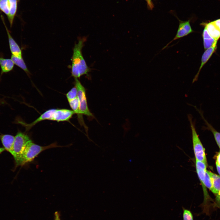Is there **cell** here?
I'll use <instances>...</instances> for the list:
<instances>
[{"label": "cell", "mask_w": 220, "mask_h": 220, "mask_svg": "<svg viewBox=\"0 0 220 220\" xmlns=\"http://www.w3.org/2000/svg\"><path fill=\"white\" fill-rule=\"evenodd\" d=\"M86 39L85 37L79 39L73 48L71 73L75 78L78 79L82 75H87L90 71L82 53V49Z\"/></svg>", "instance_id": "6da1fadb"}, {"label": "cell", "mask_w": 220, "mask_h": 220, "mask_svg": "<svg viewBox=\"0 0 220 220\" xmlns=\"http://www.w3.org/2000/svg\"><path fill=\"white\" fill-rule=\"evenodd\" d=\"M58 147L61 146L57 145L56 143L46 146H41L34 143L31 140L28 144L16 165L18 166L24 165L26 163L31 161L42 151L48 149Z\"/></svg>", "instance_id": "7a4b0ae2"}, {"label": "cell", "mask_w": 220, "mask_h": 220, "mask_svg": "<svg viewBox=\"0 0 220 220\" xmlns=\"http://www.w3.org/2000/svg\"><path fill=\"white\" fill-rule=\"evenodd\" d=\"M188 118L191 130L193 148L196 160L201 161L207 166L205 149L197 133L195 122L193 120L191 115L188 114Z\"/></svg>", "instance_id": "3957f363"}, {"label": "cell", "mask_w": 220, "mask_h": 220, "mask_svg": "<svg viewBox=\"0 0 220 220\" xmlns=\"http://www.w3.org/2000/svg\"><path fill=\"white\" fill-rule=\"evenodd\" d=\"M31 140L27 135L21 132H17L15 136L12 156L16 164L18 162L28 144Z\"/></svg>", "instance_id": "277c9868"}, {"label": "cell", "mask_w": 220, "mask_h": 220, "mask_svg": "<svg viewBox=\"0 0 220 220\" xmlns=\"http://www.w3.org/2000/svg\"><path fill=\"white\" fill-rule=\"evenodd\" d=\"M75 79V86L77 89V97L79 101L80 113L82 115L93 117V115L90 111L88 106L86 89L78 79Z\"/></svg>", "instance_id": "5b68a950"}, {"label": "cell", "mask_w": 220, "mask_h": 220, "mask_svg": "<svg viewBox=\"0 0 220 220\" xmlns=\"http://www.w3.org/2000/svg\"><path fill=\"white\" fill-rule=\"evenodd\" d=\"M179 25L177 33L174 38L165 46L162 50L167 48L173 41L186 36L194 32L190 25V20L182 21L179 20Z\"/></svg>", "instance_id": "8992f818"}, {"label": "cell", "mask_w": 220, "mask_h": 220, "mask_svg": "<svg viewBox=\"0 0 220 220\" xmlns=\"http://www.w3.org/2000/svg\"><path fill=\"white\" fill-rule=\"evenodd\" d=\"M1 17L7 33L9 46L11 55L18 57H22V50L11 35L9 30L6 25L3 16L1 15Z\"/></svg>", "instance_id": "52a82bcc"}, {"label": "cell", "mask_w": 220, "mask_h": 220, "mask_svg": "<svg viewBox=\"0 0 220 220\" xmlns=\"http://www.w3.org/2000/svg\"><path fill=\"white\" fill-rule=\"evenodd\" d=\"M217 41L215 42L212 46L210 47L206 50L204 52L201 57V63L199 70L195 76L193 83L196 81L199 76L200 73L203 67L210 59L213 53L215 52L216 48Z\"/></svg>", "instance_id": "ba28073f"}, {"label": "cell", "mask_w": 220, "mask_h": 220, "mask_svg": "<svg viewBox=\"0 0 220 220\" xmlns=\"http://www.w3.org/2000/svg\"><path fill=\"white\" fill-rule=\"evenodd\" d=\"M73 111L66 109H56L53 120L57 122L68 121L75 114Z\"/></svg>", "instance_id": "9c48e42d"}, {"label": "cell", "mask_w": 220, "mask_h": 220, "mask_svg": "<svg viewBox=\"0 0 220 220\" xmlns=\"http://www.w3.org/2000/svg\"><path fill=\"white\" fill-rule=\"evenodd\" d=\"M56 109H51L46 111L34 121L29 124L24 123L22 122H21V123L25 126L27 130H29L36 123L41 121L46 120H53V114Z\"/></svg>", "instance_id": "30bf717a"}, {"label": "cell", "mask_w": 220, "mask_h": 220, "mask_svg": "<svg viewBox=\"0 0 220 220\" xmlns=\"http://www.w3.org/2000/svg\"><path fill=\"white\" fill-rule=\"evenodd\" d=\"M0 139L5 149L13 155L15 137L8 134H2Z\"/></svg>", "instance_id": "8fae6325"}, {"label": "cell", "mask_w": 220, "mask_h": 220, "mask_svg": "<svg viewBox=\"0 0 220 220\" xmlns=\"http://www.w3.org/2000/svg\"><path fill=\"white\" fill-rule=\"evenodd\" d=\"M14 64L11 59L5 58L0 56V66L1 68L0 76L4 73L12 71L13 69Z\"/></svg>", "instance_id": "7c38bea8"}, {"label": "cell", "mask_w": 220, "mask_h": 220, "mask_svg": "<svg viewBox=\"0 0 220 220\" xmlns=\"http://www.w3.org/2000/svg\"><path fill=\"white\" fill-rule=\"evenodd\" d=\"M9 12V16L7 17L11 28L13 26L14 19L16 15L18 4L19 0H8Z\"/></svg>", "instance_id": "4fadbf2b"}, {"label": "cell", "mask_w": 220, "mask_h": 220, "mask_svg": "<svg viewBox=\"0 0 220 220\" xmlns=\"http://www.w3.org/2000/svg\"><path fill=\"white\" fill-rule=\"evenodd\" d=\"M211 36L215 41H218L220 38V31L215 26L213 21L203 24Z\"/></svg>", "instance_id": "5bb4252c"}, {"label": "cell", "mask_w": 220, "mask_h": 220, "mask_svg": "<svg viewBox=\"0 0 220 220\" xmlns=\"http://www.w3.org/2000/svg\"><path fill=\"white\" fill-rule=\"evenodd\" d=\"M207 172L211 179L213 188L212 193L217 194L220 191V176L207 170Z\"/></svg>", "instance_id": "9a60e30c"}, {"label": "cell", "mask_w": 220, "mask_h": 220, "mask_svg": "<svg viewBox=\"0 0 220 220\" xmlns=\"http://www.w3.org/2000/svg\"><path fill=\"white\" fill-rule=\"evenodd\" d=\"M69 104L72 110L78 116L79 121L80 124L85 125L84 124L83 118L82 116V115L81 114L79 110V99L77 97L75 98L68 101Z\"/></svg>", "instance_id": "2e32d148"}, {"label": "cell", "mask_w": 220, "mask_h": 220, "mask_svg": "<svg viewBox=\"0 0 220 220\" xmlns=\"http://www.w3.org/2000/svg\"><path fill=\"white\" fill-rule=\"evenodd\" d=\"M202 37L204 47L205 50L210 47L217 41L211 36L205 27L203 32Z\"/></svg>", "instance_id": "e0dca14e"}, {"label": "cell", "mask_w": 220, "mask_h": 220, "mask_svg": "<svg viewBox=\"0 0 220 220\" xmlns=\"http://www.w3.org/2000/svg\"><path fill=\"white\" fill-rule=\"evenodd\" d=\"M11 59L14 64L22 69L27 74H29V72L22 57H18L11 55Z\"/></svg>", "instance_id": "ac0fdd59"}, {"label": "cell", "mask_w": 220, "mask_h": 220, "mask_svg": "<svg viewBox=\"0 0 220 220\" xmlns=\"http://www.w3.org/2000/svg\"><path fill=\"white\" fill-rule=\"evenodd\" d=\"M0 11L5 14L7 17L9 16V7L8 0H0Z\"/></svg>", "instance_id": "d6986e66"}, {"label": "cell", "mask_w": 220, "mask_h": 220, "mask_svg": "<svg viewBox=\"0 0 220 220\" xmlns=\"http://www.w3.org/2000/svg\"><path fill=\"white\" fill-rule=\"evenodd\" d=\"M183 220H194L192 212L189 209L182 207Z\"/></svg>", "instance_id": "ffe728a7"}, {"label": "cell", "mask_w": 220, "mask_h": 220, "mask_svg": "<svg viewBox=\"0 0 220 220\" xmlns=\"http://www.w3.org/2000/svg\"><path fill=\"white\" fill-rule=\"evenodd\" d=\"M77 91L75 86L66 94V97L68 101L72 100L77 97Z\"/></svg>", "instance_id": "44dd1931"}, {"label": "cell", "mask_w": 220, "mask_h": 220, "mask_svg": "<svg viewBox=\"0 0 220 220\" xmlns=\"http://www.w3.org/2000/svg\"><path fill=\"white\" fill-rule=\"evenodd\" d=\"M213 22L217 28L220 31V19L215 20Z\"/></svg>", "instance_id": "7402d4cb"}, {"label": "cell", "mask_w": 220, "mask_h": 220, "mask_svg": "<svg viewBox=\"0 0 220 220\" xmlns=\"http://www.w3.org/2000/svg\"><path fill=\"white\" fill-rule=\"evenodd\" d=\"M216 200L217 206L220 207V191L219 193L217 194Z\"/></svg>", "instance_id": "603a6c76"}, {"label": "cell", "mask_w": 220, "mask_h": 220, "mask_svg": "<svg viewBox=\"0 0 220 220\" xmlns=\"http://www.w3.org/2000/svg\"><path fill=\"white\" fill-rule=\"evenodd\" d=\"M216 164L220 167V152L218 153L217 156Z\"/></svg>", "instance_id": "cb8c5ba5"}, {"label": "cell", "mask_w": 220, "mask_h": 220, "mask_svg": "<svg viewBox=\"0 0 220 220\" xmlns=\"http://www.w3.org/2000/svg\"><path fill=\"white\" fill-rule=\"evenodd\" d=\"M54 220H61L60 218L59 213L56 211L54 213Z\"/></svg>", "instance_id": "d4e9b609"}, {"label": "cell", "mask_w": 220, "mask_h": 220, "mask_svg": "<svg viewBox=\"0 0 220 220\" xmlns=\"http://www.w3.org/2000/svg\"><path fill=\"white\" fill-rule=\"evenodd\" d=\"M147 2V5L148 7L151 9H152L153 7V5L152 2L151 0H145Z\"/></svg>", "instance_id": "484cf974"}, {"label": "cell", "mask_w": 220, "mask_h": 220, "mask_svg": "<svg viewBox=\"0 0 220 220\" xmlns=\"http://www.w3.org/2000/svg\"><path fill=\"white\" fill-rule=\"evenodd\" d=\"M216 165L217 171L220 176V167L217 164Z\"/></svg>", "instance_id": "4316f807"}, {"label": "cell", "mask_w": 220, "mask_h": 220, "mask_svg": "<svg viewBox=\"0 0 220 220\" xmlns=\"http://www.w3.org/2000/svg\"><path fill=\"white\" fill-rule=\"evenodd\" d=\"M5 149L4 148L0 147V154L4 151Z\"/></svg>", "instance_id": "83f0119b"}]
</instances>
